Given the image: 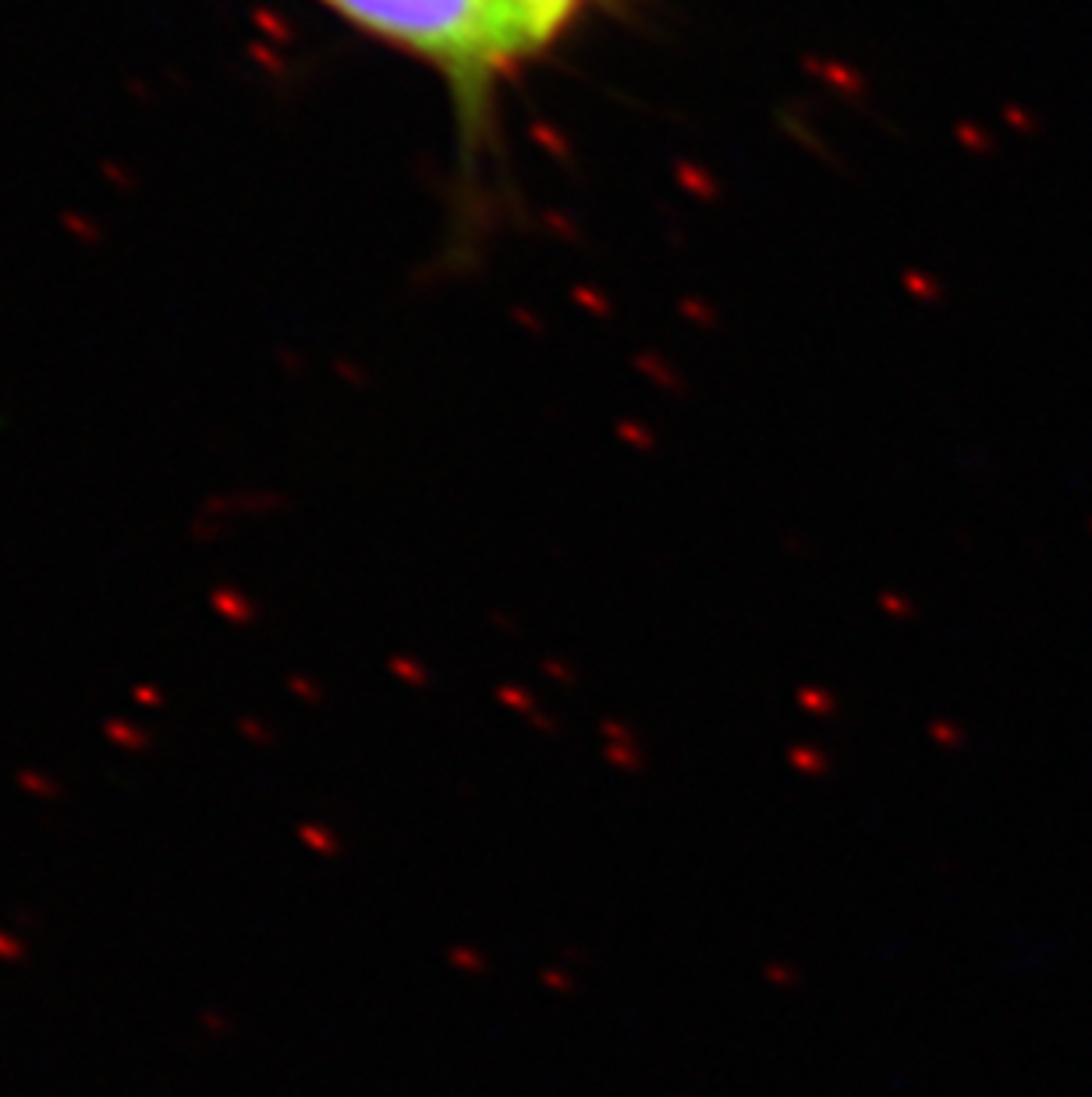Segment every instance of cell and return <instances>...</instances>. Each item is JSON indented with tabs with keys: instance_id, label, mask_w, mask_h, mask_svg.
Masks as SVG:
<instances>
[{
	"instance_id": "obj_1",
	"label": "cell",
	"mask_w": 1092,
	"mask_h": 1097,
	"mask_svg": "<svg viewBox=\"0 0 1092 1097\" xmlns=\"http://www.w3.org/2000/svg\"><path fill=\"white\" fill-rule=\"evenodd\" d=\"M376 40L454 75H483L540 51L553 28L522 0H324Z\"/></svg>"
},
{
	"instance_id": "obj_2",
	"label": "cell",
	"mask_w": 1092,
	"mask_h": 1097,
	"mask_svg": "<svg viewBox=\"0 0 1092 1097\" xmlns=\"http://www.w3.org/2000/svg\"><path fill=\"white\" fill-rule=\"evenodd\" d=\"M522 4L532 7V12L540 15L543 22L553 28V33H558V28H561L564 22H568V18H571L574 12H579L585 0H522Z\"/></svg>"
}]
</instances>
